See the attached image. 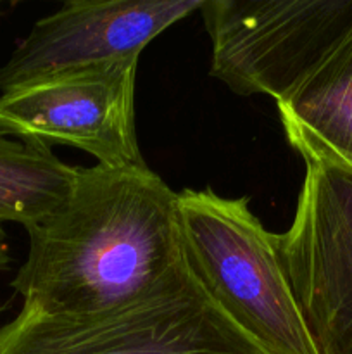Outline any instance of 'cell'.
Listing matches in <instances>:
<instances>
[{
    "instance_id": "cell-1",
    "label": "cell",
    "mask_w": 352,
    "mask_h": 354,
    "mask_svg": "<svg viewBox=\"0 0 352 354\" xmlns=\"http://www.w3.org/2000/svg\"><path fill=\"white\" fill-rule=\"evenodd\" d=\"M26 232L30 251L10 287L21 310L55 320L119 310L185 261L178 192L148 166L78 168L64 203Z\"/></svg>"
},
{
    "instance_id": "cell-2",
    "label": "cell",
    "mask_w": 352,
    "mask_h": 354,
    "mask_svg": "<svg viewBox=\"0 0 352 354\" xmlns=\"http://www.w3.org/2000/svg\"><path fill=\"white\" fill-rule=\"evenodd\" d=\"M248 203L211 189L178 192L186 261L266 354H317L283 265L280 234L266 230Z\"/></svg>"
},
{
    "instance_id": "cell-3",
    "label": "cell",
    "mask_w": 352,
    "mask_h": 354,
    "mask_svg": "<svg viewBox=\"0 0 352 354\" xmlns=\"http://www.w3.org/2000/svg\"><path fill=\"white\" fill-rule=\"evenodd\" d=\"M0 354H266L221 310L185 261L147 296L81 320L19 311Z\"/></svg>"
},
{
    "instance_id": "cell-4",
    "label": "cell",
    "mask_w": 352,
    "mask_h": 354,
    "mask_svg": "<svg viewBox=\"0 0 352 354\" xmlns=\"http://www.w3.org/2000/svg\"><path fill=\"white\" fill-rule=\"evenodd\" d=\"M209 75L238 95H289L352 24V0H204Z\"/></svg>"
},
{
    "instance_id": "cell-5",
    "label": "cell",
    "mask_w": 352,
    "mask_h": 354,
    "mask_svg": "<svg viewBox=\"0 0 352 354\" xmlns=\"http://www.w3.org/2000/svg\"><path fill=\"white\" fill-rule=\"evenodd\" d=\"M138 57L57 73L0 95V135L69 145L107 168L147 166L135 127Z\"/></svg>"
},
{
    "instance_id": "cell-6",
    "label": "cell",
    "mask_w": 352,
    "mask_h": 354,
    "mask_svg": "<svg viewBox=\"0 0 352 354\" xmlns=\"http://www.w3.org/2000/svg\"><path fill=\"white\" fill-rule=\"evenodd\" d=\"M280 249L317 354H352V173L306 162Z\"/></svg>"
},
{
    "instance_id": "cell-7",
    "label": "cell",
    "mask_w": 352,
    "mask_h": 354,
    "mask_svg": "<svg viewBox=\"0 0 352 354\" xmlns=\"http://www.w3.org/2000/svg\"><path fill=\"white\" fill-rule=\"evenodd\" d=\"M204 0H71L41 17L0 68V92L104 62L140 57Z\"/></svg>"
},
{
    "instance_id": "cell-8",
    "label": "cell",
    "mask_w": 352,
    "mask_h": 354,
    "mask_svg": "<svg viewBox=\"0 0 352 354\" xmlns=\"http://www.w3.org/2000/svg\"><path fill=\"white\" fill-rule=\"evenodd\" d=\"M276 107L304 161L352 173V24Z\"/></svg>"
},
{
    "instance_id": "cell-9",
    "label": "cell",
    "mask_w": 352,
    "mask_h": 354,
    "mask_svg": "<svg viewBox=\"0 0 352 354\" xmlns=\"http://www.w3.org/2000/svg\"><path fill=\"white\" fill-rule=\"evenodd\" d=\"M76 171L50 147L0 135V225L40 223L69 196Z\"/></svg>"
},
{
    "instance_id": "cell-10",
    "label": "cell",
    "mask_w": 352,
    "mask_h": 354,
    "mask_svg": "<svg viewBox=\"0 0 352 354\" xmlns=\"http://www.w3.org/2000/svg\"><path fill=\"white\" fill-rule=\"evenodd\" d=\"M10 265V251H9V242H7V235L3 227L0 225V272L9 268Z\"/></svg>"
},
{
    "instance_id": "cell-11",
    "label": "cell",
    "mask_w": 352,
    "mask_h": 354,
    "mask_svg": "<svg viewBox=\"0 0 352 354\" xmlns=\"http://www.w3.org/2000/svg\"><path fill=\"white\" fill-rule=\"evenodd\" d=\"M3 310H6V308H3V304H2V303H0V313H2V311H3Z\"/></svg>"
},
{
    "instance_id": "cell-12",
    "label": "cell",
    "mask_w": 352,
    "mask_h": 354,
    "mask_svg": "<svg viewBox=\"0 0 352 354\" xmlns=\"http://www.w3.org/2000/svg\"><path fill=\"white\" fill-rule=\"evenodd\" d=\"M0 10H2V2H0Z\"/></svg>"
}]
</instances>
